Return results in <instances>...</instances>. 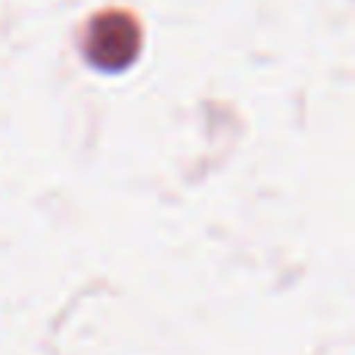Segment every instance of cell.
<instances>
[{
    "label": "cell",
    "mask_w": 355,
    "mask_h": 355,
    "mask_svg": "<svg viewBox=\"0 0 355 355\" xmlns=\"http://www.w3.org/2000/svg\"><path fill=\"white\" fill-rule=\"evenodd\" d=\"M141 50V28L125 12H106L91 22L87 31V60L106 72H122Z\"/></svg>",
    "instance_id": "1"
}]
</instances>
